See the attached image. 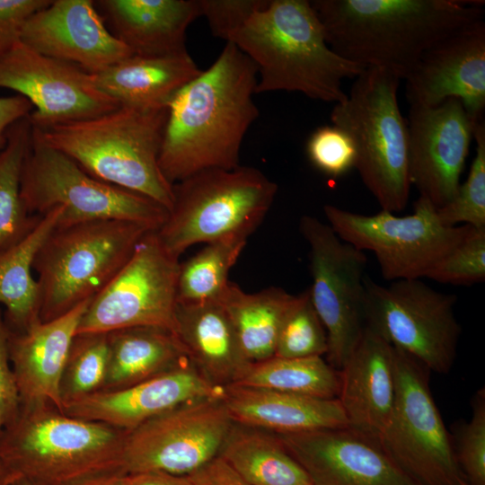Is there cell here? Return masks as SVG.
I'll list each match as a JSON object with an SVG mask.
<instances>
[{
    "mask_svg": "<svg viewBox=\"0 0 485 485\" xmlns=\"http://www.w3.org/2000/svg\"><path fill=\"white\" fill-rule=\"evenodd\" d=\"M460 485H471L467 481L462 482Z\"/></svg>",
    "mask_w": 485,
    "mask_h": 485,
    "instance_id": "obj_50",
    "label": "cell"
},
{
    "mask_svg": "<svg viewBox=\"0 0 485 485\" xmlns=\"http://www.w3.org/2000/svg\"><path fill=\"white\" fill-rule=\"evenodd\" d=\"M248 237L236 234L208 242L193 257L180 263L177 302L219 301L230 282L229 272L243 251Z\"/></svg>",
    "mask_w": 485,
    "mask_h": 485,
    "instance_id": "obj_34",
    "label": "cell"
},
{
    "mask_svg": "<svg viewBox=\"0 0 485 485\" xmlns=\"http://www.w3.org/2000/svg\"><path fill=\"white\" fill-rule=\"evenodd\" d=\"M257 82L252 61L226 42L215 62L175 93L159 155L171 184L205 170L240 166L243 138L259 117Z\"/></svg>",
    "mask_w": 485,
    "mask_h": 485,
    "instance_id": "obj_1",
    "label": "cell"
},
{
    "mask_svg": "<svg viewBox=\"0 0 485 485\" xmlns=\"http://www.w3.org/2000/svg\"><path fill=\"white\" fill-rule=\"evenodd\" d=\"M278 185L260 170L208 169L173 184V204L155 230L164 249L179 259L189 247L231 234L250 236L270 209Z\"/></svg>",
    "mask_w": 485,
    "mask_h": 485,
    "instance_id": "obj_8",
    "label": "cell"
},
{
    "mask_svg": "<svg viewBox=\"0 0 485 485\" xmlns=\"http://www.w3.org/2000/svg\"><path fill=\"white\" fill-rule=\"evenodd\" d=\"M405 81L410 106L434 107L457 98L474 125L485 121L484 18L434 45Z\"/></svg>",
    "mask_w": 485,
    "mask_h": 485,
    "instance_id": "obj_19",
    "label": "cell"
},
{
    "mask_svg": "<svg viewBox=\"0 0 485 485\" xmlns=\"http://www.w3.org/2000/svg\"><path fill=\"white\" fill-rule=\"evenodd\" d=\"M20 478L0 459V485H14Z\"/></svg>",
    "mask_w": 485,
    "mask_h": 485,
    "instance_id": "obj_48",
    "label": "cell"
},
{
    "mask_svg": "<svg viewBox=\"0 0 485 485\" xmlns=\"http://www.w3.org/2000/svg\"><path fill=\"white\" fill-rule=\"evenodd\" d=\"M400 81L386 71L366 67L331 113L332 125L354 143L355 169L365 186L381 208L392 213L405 208L411 187L408 127L397 96Z\"/></svg>",
    "mask_w": 485,
    "mask_h": 485,
    "instance_id": "obj_6",
    "label": "cell"
},
{
    "mask_svg": "<svg viewBox=\"0 0 485 485\" xmlns=\"http://www.w3.org/2000/svg\"><path fill=\"white\" fill-rule=\"evenodd\" d=\"M214 36L228 41L247 20L269 0H198Z\"/></svg>",
    "mask_w": 485,
    "mask_h": 485,
    "instance_id": "obj_41",
    "label": "cell"
},
{
    "mask_svg": "<svg viewBox=\"0 0 485 485\" xmlns=\"http://www.w3.org/2000/svg\"><path fill=\"white\" fill-rule=\"evenodd\" d=\"M276 435L313 485H420L378 440L349 427Z\"/></svg>",
    "mask_w": 485,
    "mask_h": 485,
    "instance_id": "obj_18",
    "label": "cell"
},
{
    "mask_svg": "<svg viewBox=\"0 0 485 485\" xmlns=\"http://www.w3.org/2000/svg\"><path fill=\"white\" fill-rule=\"evenodd\" d=\"M174 333L192 366L218 387L238 383L251 364L219 301L177 302Z\"/></svg>",
    "mask_w": 485,
    "mask_h": 485,
    "instance_id": "obj_26",
    "label": "cell"
},
{
    "mask_svg": "<svg viewBox=\"0 0 485 485\" xmlns=\"http://www.w3.org/2000/svg\"><path fill=\"white\" fill-rule=\"evenodd\" d=\"M152 230L139 223L113 219L57 226L33 262L40 321L59 317L97 295Z\"/></svg>",
    "mask_w": 485,
    "mask_h": 485,
    "instance_id": "obj_7",
    "label": "cell"
},
{
    "mask_svg": "<svg viewBox=\"0 0 485 485\" xmlns=\"http://www.w3.org/2000/svg\"><path fill=\"white\" fill-rule=\"evenodd\" d=\"M393 355L395 398L380 445L420 485H460L466 479L430 391L431 371L394 348Z\"/></svg>",
    "mask_w": 485,
    "mask_h": 485,
    "instance_id": "obj_10",
    "label": "cell"
},
{
    "mask_svg": "<svg viewBox=\"0 0 485 485\" xmlns=\"http://www.w3.org/2000/svg\"><path fill=\"white\" fill-rule=\"evenodd\" d=\"M472 417L454 425L451 435L457 463L471 485H485V390L472 400Z\"/></svg>",
    "mask_w": 485,
    "mask_h": 485,
    "instance_id": "obj_38",
    "label": "cell"
},
{
    "mask_svg": "<svg viewBox=\"0 0 485 485\" xmlns=\"http://www.w3.org/2000/svg\"><path fill=\"white\" fill-rule=\"evenodd\" d=\"M66 485H124V474L121 472L100 474Z\"/></svg>",
    "mask_w": 485,
    "mask_h": 485,
    "instance_id": "obj_47",
    "label": "cell"
},
{
    "mask_svg": "<svg viewBox=\"0 0 485 485\" xmlns=\"http://www.w3.org/2000/svg\"><path fill=\"white\" fill-rule=\"evenodd\" d=\"M328 225L345 242L375 255L384 279H420L472 230L443 225L435 207L419 197L413 213L399 216L381 209L366 216L334 205L323 206Z\"/></svg>",
    "mask_w": 485,
    "mask_h": 485,
    "instance_id": "obj_11",
    "label": "cell"
},
{
    "mask_svg": "<svg viewBox=\"0 0 485 485\" xmlns=\"http://www.w3.org/2000/svg\"><path fill=\"white\" fill-rule=\"evenodd\" d=\"M223 401L234 422L275 434L348 427L338 398L232 384L225 388Z\"/></svg>",
    "mask_w": 485,
    "mask_h": 485,
    "instance_id": "obj_25",
    "label": "cell"
},
{
    "mask_svg": "<svg viewBox=\"0 0 485 485\" xmlns=\"http://www.w3.org/2000/svg\"><path fill=\"white\" fill-rule=\"evenodd\" d=\"M94 4L110 33L137 56L189 53L187 29L201 16L198 0H98Z\"/></svg>",
    "mask_w": 485,
    "mask_h": 485,
    "instance_id": "obj_24",
    "label": "cell"
},
{
    "mask_svg": "<svg viewBox=\"0 0 485 485\" xmlns=\"http://www.w3.org/2000/svg\"><path fill=\"white\" fill-rule=\"evenodd\" d=\"M328 348L326 331L310 299L309 290L295 295L278 335L274 357H322Z\"/></svg>",
    "mask_w": 485,
    "mask_h": 485,
    "instance_id": "obj_36",
    "label": "cell"
},
{
    "mask_svg": "<svg viewBox=\"0 0 485 485\" xmlns=\"http://www.w3.org/2000/svg\"><path fill=\"white\" fill-rule=\"evenodd\" d=\"M0 87L31 103L29 119L34 128L84 119L119 107L95 86L91 74L21 40L0 56Z\"/></svg>",
    "mask_w": 485,
    "mask_h": 485,
    "instance_id": "obj_16",
    "label": "cell"
},
{
    "mask_svg": "<svg viewBox=\"0 0 485 485\" xmlns=\"http://www.w3.org/2000/svg\"><path fill=\"white\" fill-rule=\"evenodd\" d=\"M33 110L31 103L24 97L15 94L0 96V150L7 142L9 128Z\"/></svg>",
    "mask_w": 485,
    "mask_h": 485,
    "instance_id": "obj_45",
    "label": "cell"
},
{
    "mask_svg": "<svg viewBox=\"0 0 485 485\" xmlns=\"http://www.w3.org/2000/svg\"><path fill=\"white\" fill-rule=\"evenodd\" d=\"M109 364L101 391L127 388L188 362L176 334L159 327H133L107 333Z\"/></svg>",
    "mask_w": 485,
    "mask_h": 485,
    "instance_id": "obj_28",
    "label": "cell"
},
{
    "mask_svg": "<svg viewBox=\"0 0 485 485\" xmlns=\"http://www.w3.org/2000/svg\"><path fill=\"white\" fill-rule=\"evenodd\" d=\"M233 424L223 398L178 406L127 432L121 472L187 476L219 455Z\"/></svg>",
    "mask_w": 485,
    "mask_h": 485,
    "instance_id": "obj_15",
    "label": "cell"
},
{
    "mask_svg": "<svg viewBox=\"0 0 485 485\" xmlns=\"http://www.w3.org/2000/svg\"><path fill=\"white\" fill-rule=\"evenodd\" d=\"M426 278L440 283L468 286L485 279V228L470 234L439 260Z\"/></svg>",
    "mask_w": 485,
    "mask_h": 485,
    "instance_id": "obj_39",
    "label": "cell"
},
{
    "mask_svg": "<svg viewBox=\"0 0 485 485\" xmlns=\"http://www.w3.org/2000/svg\"><path fill=\"white\" fill-rule=\"evenodd\" d=\"M406 121L410 184L438 208L461 185L474 123L457 98L434 107L410 106Z\"/></svg>",
    "mask_w": 485,
    "mask_h": 485,
    "instance_id": "obj_17",
    "label": "cell"
},
{
    "mask_svg": "<svg viewBox=\"0 0 485 485\" xmlns=\"http://www.w3.org/2000/svg\"><path fill=\"white\" fill-rule=\"evenodd\" d=\"M108 364L107 333L76 334L59 384L63 405L101 391L106 379Z\"/></svg>",
    "mask_w": 485,
    "mask_h": 485,
    "instance_id": "obj_35",
    "label": "cell"
},
{
    "mask_svg": "<svg viewBox=\"0 0 485 485\" xmlns=\"http://www.w3.org/2000/svg\"><path fill=\"white\" fill-rule=\"evenodd\" d=\"M91 299L53 320H39L22 331H10L9 357L21 406L48 404L62 411L61 376L80 320Z\"/></svg>",
    "mask_w": 485,
    "mask_h": 485,
    "instance_id": "obj_22",
    "label": "cell"
},
{
    "mask_svg": "<svg viewBox=\"0 0 485 485\" xmlns=\"http://www.w3.org/2000/svg\"><path fill=\"white\" fill-rule=\"evenodd\" d=\"M339 373L338 400L348 427L378 440L395 398L393 348L366 325Z\"/></svg>",
    "mask_w": 485,
    "mask_h": 485,
    "instance_id": "obj_23",
    "label": "cell"
},
{
    "mask_svg": "<svg viewBox=\"0 0 485 485\" xmlns=\"http://www.w3.org/2000/svg\"><path fill=\"white\" fill-rule=\"evenodd\" d=\"M299 229L310 247V299L327 334L326 361L340 371L366 326L364 251L342 241L328 224L303 216Z\"/></svg>",
    "mask_w": 485,
    "mask_h": 485,
    "instance_id": "obj_14",
    "label": "cell"
},
{
    "mask_svg": "<svg viewBox=\"0 0 485 485\" xmlns=\"http://www.w3.org/2000/svg\"><path fill=\"white\" fill-rule=\"evenodd\" d=\"M20 189L31 215L41 216L61 207L57 226L113 219L157 230L169 213L149 198L91 176L69 156L44 143L32 129Z\"/></svg>",
    "mask_w": 485,
    "mask_h": 485,
    "instance_id": "obj_9",
    "label": "cell"
},
{
    "mask_svg": "<svg viewBox=\"0 0 485 485\" xmlns=\"http://www.w3.org/2000/svg\"><path fill=\"white\" fill-rule=\"evenodd\" d=\"M187 476L194 485H251L220 456Z\"/></svg>",
    "mask_w": 485,
    "mask_h": 485,
    "instance_id": "obj_44",
    "label": "cell"
},
{
    "mask_svg": "<svg viewBox=\"0 0 485 485\" xmlns=\"http://www.w3.org/2000/svg\"><path fill=\"white\" fill-rule=\"evenodd\" d=\"M225 388L208 382L190 362L135 385L98 391L63 405L65 414L129 432L182 404L223 398Z\"/></svg>",
    "mask_w": 485,
    "mask_h": 485,
    "instance_id": "obj_21",
    "label": "cell"
},
{
    "mask_svg": "<svg viewBox=\"0 0 485 485\" xmlns=\"http://www.w3.org/2000/svg\"><path fill=\"white\" fill-rule=\"evenodd\" d=\"M201 71L189 53L131 55L92 76L95 86L119 106L153 108L168 106L175 93Z\"/></svg>",
    "mask_w": 485,
    "mask_h": 485,
    "instance_id": "obj_27",
    "label": "cell"
},
{
    "mask_svg": "<svg viewBox=\"0 0 485 485\" xmlns=\"http://www.w3.org/2000/svg\"><path fill=\"white\" fill-rule=\"evenodd\" d=\"M331 48L365 67L406 79L422 56L484 18L483 1L314 0Z\"/></svg>",
    "mask_w": 485,
    "mask_h": 485,
    "instance_id": "obj_2",
    "label": "cell"
},
{
    "mask_svg": "<svg viewBox=\"0 0 485 485\" xmlns=\"http://www.w3.org/2000/svg\"><path fill=\"white\" fill-rule=\"evenodd\" d=\"M124 485H194L188 476L163 472L124 474Z\"/></svg>",
    "mask_w": 485,
    "mask_h": 485,
    "instance_id": "obj_46",
    "label": "cell"
},
{
    "mask_svg": "<svg viewBox=\"0 0 485 485\" xmlns=\"http://www.w3.org/2000/svg\"><path fill=\"white\" fill-rule=\"evenodd\" d=\"M472 137L476 154L466 181L454 198L436 208L439 221L447 226L485 228V121L473 126Z\"/></svg>",
    "mask_w": 485,
    "mask_h": 485,
    "instance_id": "obj_37",
    "label": "cell"
},
{
    "mask_svg": "<svg viewBox=\"0 0 485 485\" xmlns=\"http://www.w3.org/2000/svg\"><path fill=\"white\" fill-rule=\"evenodd\" d=\"M62 208L41 216L35 227L17 244L0 255V306L13 331L26 330L40 319V291L32 276L33 262L43 242L57 226Z\"/></svg>",
    "mask_w": 485,
    "mask_h": 485,
    "instance_id": "obj_29",
    "label": "cell"
},
{
    "mask_svg": "<svg viewBox=\"0 0 485 485\" xmlns=\"http://www.w3.org/2000/svg\"><path fill=\"white\" fill-rule=\"evenodd\" d=\"M9 332L0 307V435L15 419L21 408L19 392L9 357Z\"/></svg>",
    "mask_w": 485,
    "mask_h": 485,
    "instance_id": "obj_42",
    "label": "cell"
},
{
    "mask_svg": "<svg viewBox=\"0 0 485 485\" xmlns=\"http://www.w3.org/2000/svg\"><path fill=\"white\" fill-rule=\"evenodd\" d=\"M31 139L28 116L9 128L0 150V255L21 242L40 218L28 212L21 197V173Z\"/></svg>",
    "mask_w": 485,
    "mask_h": 485,
    "instance_id": "obj_32",
    "label": "cell"
},
{
    "mask_svg": "<svg viewBox=\"0 0 485 485\" xmlns=\"http://www.w3.org/2000/svg\"><path fill=\"white\" fill-rule=\"evenodd\" d=\"M295 299V295L280 287H270L249 294L229 282L219 302L251 363L275 356L282 323Z\"/></svg>",
    "mask_w": 485,
    "mask_h": 485,
    "instance_id": "obj_30",
    "label": "cell"
},
{
    "mask_svg": "<svg viewBox=\"0 0 485 485\" xmlns=\"http://www.w3.org/2000/svg\"><path fill=\"white\" fill-rule=\"evenodd\" d=\"M15 485H34V484L31 483V481H29L23 479V478H20V479L16 481Z\"/></svg>",
    "mask_w": 485,
    "mask_h": 485,
    "instance_id": "obj_49",
    "label": "cell"
},
{
    "mask_svg": "<svg viewBox=\"0 0 485 485\" xmlns=\"http://www.w3.org/2000/svg\"><path fill=\"white\" fill-rule=\"evenodd\" d=\"M179 259L155 230L139 241L114 278L89 302L76 334L109 333L133 327L175 330Z\"/></svg>",
    "mask_w": 485,
    "mask_h": 485,
    "instance_id": "obj_13",
    "label": "cell"
},
{
    "mask_svg": "<svg viewBox=\"0 0 485 485\" xmlns=\"http://www.w3.org/2000/svg\"><path fill=\"white\" fill-rule=\"evenodd\" d=\"M16 483V482H15ZM15 485V484H14Z\"/></svg>",
    "mask_w": 485,
    "mask_h": 485,
    "instance_id": "obj_51",
    "label": "cell"
},
{
    "mask_svg": "<svg viewBox=\"0 0 485 485\" xmlns=\"http://www.w3.org/2000/svg\"><path fill=\"white\" fill-rule=\"evenodd\" d=\"M226 42L255 65L256 93L298 92L336 104L347 97L343 81L355 79L366 68L331 48L306 0H269Z\"/></svg>",
    "mask_w": 485,
    "mask_h": 485,
    "instance_id": "obj_3",
    "label": "cell"
},
{
    "mask_svg": "<svg viewBox=\"0 0 485 485\" xmlns=\"http://www.w3.org/2000/svg\"><path fill=\"white\" fill-rule=\"evenodd\" d=\"M365 323L392 347L416 358L430 371L447 374L454 366L461 326L456 296L420 279L382 286L365 278Z\"/></svg>",
    "mask_w": 485,
    "mask_h": 485,
    "instance_id": "obj_12",
    "label": "cell"
},
{
    "mask_svg": "<svg viewBox=\"0 0 485 485\" xmlns=\"http://www.w3.org/2000/svg\"><path fill=\"white\" fill-rule=\"evenodd\" d=\"M21 41L91 75L132 55L110 33L93 0H50L27 20Z\"/></svg>",
    "mask_w": 485,
    "mask_h": 485,
    "instance_id": "obj_20",
    "label": "cell"
},
{
    "mask_svg": "<svg viewBox=\"0 0 485 485\" xmlns=\"http://www.w3.org/2000/svg\"><path fill=\"white\" fill-rule=\"evenodd\" d=\"M126 434L52 405L21 406L0 435V459L34 485H66L121 472Z\"/></svg>",
    "mask_w": 485,
    "mask_h": 485,
    "instance_id": "obj_5",
    "label": "cell"
},
{
    "mask_svg": "<svg viewBox=\"0 0 485 485\" xmlns=\"http://www.w3.org/2000/svg\"><path fill=\"white\" fill-rule=\"evenodd\" d=\"M218 456L251 485H313L272 432L234 422Z\"/></svg>",
    "mask_w": 485,
    "mask_h": 485,
    "instance_id": "obj_31",
    "label": "cell"
},
{
    "mask_svg": "<svg viewBox=\"0 0 485 485\" xmlns=\"http://www.w3.org/2000/svg\"><path fill=\"white\" fill-rule=\"evenodd\" d=\"M234 384L325 399L338 398L340 373L322 357H272L251 363Z\"/></svg>",
    "mask_w": 485,
    "mask_h": 485,
    "instance_id": "obj_33",
    "label": "cell"
},
{
    "mask_svg": "<svg viewBox=\"0 0 485 485\" xmlns=\"http://www.w3.org/2000/svg\"><path fill=\"white\" fill-rule=\"evenodd\" d=\"M50 0H0V56L21 40L27 20Z\"/></svg>",
    "mask_w": 485,
    "mask_h": 485,
    "instance_id": "obj_43",
    "label": "cell"
},
{
    "mask_svg": "<svg viewBox=\"0 0 485 485\" xmlns=\"http://www.w3.org/2000/svg\"><path fill=\"white\" fill-rule=\"evenodd\" d=\"M167 118L168 106H119L95 117L31 129L91 176L149 198L169 212L173 185L159 165Z\"/></svg>",
    "mask_w": 485,
    "mask_h": 485,
    "instance_id": "obj_4",
    "label": "cell"
},
{
    "mask_svg": "<svg viewBox=\"0 0 485 485\" xmlns=\"http://www.w3.org/2000/svg\"><path fill=\"white\" fill-rule=\"evenodd\" d=\"M306 153L313 165L331 178L348 173L356 165L352 139L334 125L317 128L308 138Z\"/></svg>",
    "mask_w": 485,
    "mask_h": 485,
    "instance_id": "obj_40",
    "label": "cell"
}]
</instances>
